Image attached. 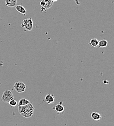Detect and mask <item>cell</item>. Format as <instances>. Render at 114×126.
Instances as JSON below:
<instances>
[{"mask_svg":"<svg viewBox=\"0 0 114 126\" xmlns=\"http://www.w3.org/2000/svg\"><path fill=\"white\" fill-rule=\"evenodd\" d=\"M42 1H44V2L46 3V2H49V1H51V0H42Z\"/></svg>","mask_w":114,"mask_h":126,"instance_id":"16","label":"cell"},{"mask_svg":"<svg viewBox=\"0 0 114 126\" xmlns=\"http://www.w3.org/2000/svg\"><path fill=\"white\" fill-rule=\"evenodd\" d=\"M55 101V97L53 94L48 93L45 97L44 101L48 104L53 103Z\"/></svg>","mask_w":114,"mask_h":126,"instance_id":"5","label":"cell"},{"mask_svg":"<svg viewBox=\"0 0 114 126\" xmlns=\"http://www.w3.org/2000/svg\"><path fill=\"white\" fill-rule=\"evenodd\" d=\"M51 1L53 3H54V2H57V1H58V0H51Z\"/></svg>","mask_w":114,"mask_h":126,"instance_id":"17","label":"cell"},{"mask_svg":"<svg viewBox=\"0 0 114 126\" xmlns=\"http://www.w3.org/2000/svg\"><path fill=\"white\" fill-rule=\"evenodd\" d=\"M30 103V101L29 100H28L27 99H21L19 101L18 106H23Z\"/></svg>","mask_w":114,"mask_h":126,"instance_id":"11","label":"cell"},{"mask_svg":"<svg viewBox=\"0 0 114 126\" xmlns=\"http://www.w3.org/2000/svg\"><path fill=\"white\" fill-rule=\"evenodd\" d=\"M9 103L10 105L11 106H12V107H15L17 105V102L14 99H13V100H11V101H10Z\"/></svg>","mask_w":114,"mask_h":126,"instance_id":"14","label":"cell"},{"mask_svg":"<svg viewBox=\"0 0 114 126\" xmlns=\"http://www.w3.org/2000/svg\"><path fill=\"white\" fill-rule=\"evenodd\" d=\"M18 111L19 114L25 118L31 117L34 113L35 108L30 102L23 106H19Z\"/></svg>","mask_w":114,"mask_h":126,"instance_id":"1","label":"cell"},{"mask_svg":"<svg viewBox=\"0 0 114 126\" xmlns=\"http://www.w3.org/2000/svg\"><path fill=\"white\" fill-rule=\"evenodd\" d=\"M52 109L55 110L56 112H57L58 113H62L65 110V108L64 107V106L62 104V102H61L59 103L56 104V105H55Z\"/></svg>","mask_w":114,"mask_h":126,"instance_id":"6","label":"cell"},{"mask_svg":"<svg viewBox=\"0 0 114 126\" xmlns=\"http://www.w3.org/2000/svg\"><path fill=\"white\" fill-rule=\"evenodd\" d=\"M16 9L20 13L23 14V15L25 16L26 13V10L25 8L22 6L21 5H17L15 6Z\"/></svg>","mask_w":114,"mask_h":126,"instance_id":"9","label":"cell"},{"mask_svg":"<svg viewBox=\"0 0 114 126\" xmlns=\"http://www.w3.org/2000/svg\"><path fill=\"white\" fill-rule=\"evenodd\" d=\"M99 41L97 38H93L90 40L89 44L93 48H97L99 45Z\"/></svg>","mask_w":114,"mask_h":126,"instance_id":"10","label":"cell"},{"mask_svg":"<svg viewBox=\"0 0 114 126\" xmlns=\"http://www.w3.org/2000/svg\"><path fill=\"white\" fill-rule=\"evenodd\" d=\"M108 45V41L106 39H102L99 41V47L100 48H105Z\"/></svg>","mask_w":114,"mask_h":126,"instance_id":"12","label":"cell"},{"mask_svg":"<svg viewBox=\"0 0 114 126\" xmlns=\"http://www.w3.org/2000/svg\"><path fill=\"white\" fill-rule=\"evenodd\" d=\"M53 4V3L51 1L46 2V3H45V6L43 8H44L45 10L47 9H49L52 6Z\"/></svg>","mask_w":114,"mask_h":126,"instance_id":"13","label":"cell"},{"mask_svg":"<svg viewBox=\"0 0 114 126\" xmlns=\"http://www.w3.org/2000/svg\"><path fill=\"white\" fill-rule=\"evenodd\" d=\"M5 3L9 7H15L17 6V0H5Z\"/></svg>","mask_w":114,"mask_h":126,"instance_id":"7","label":"cell"},{"mask_svg":"<svg viewBox=\"0 0 114 126\" xmlns=\"http://www.w3.org/2000/svg\"><path fill=\"white\" fill-rule=\"evenodd\" d=\"M91 117L95 121H99L101 118V115L98 112H92L91 113Z\"/></svg>","mask_w":114,"mask_h":126,"instance_id":"8","label":"cell"},{"mask_svg":"<svg viewBox=\"0 0 114 126\" xmlns=\"http://www.w3.org/2000/svg\"><path fill=\"white\" fill-rule=\"evenodd\" d=\"M14 88L17 92L21 93L25 91L26 86L22 82H17L14 84Z\"/></svg>","mask_w":114,"mask_h":126,"instance_id":"4","label":"cell"},{"mask_svg":"<svg viewBox=\"0 0 114 126\" xmlns=\"http://www.w3.org/2000/svg\"><path fill=\"white\" fill-rule=\"evenodd\" d=\"M14 99V97L12 92L9 90H5L2 94V100L6 103H9L10 101Z\"/></svg>","mask_w":114,"mask_h":126,"instance_id":"2","label":"cell"},{"mask_svg":"<svg viewBox=\"0 0 114 126\" xmlns=\"http://www.w3.org/2000/svg\"><path fill=\"white\" fill-rule=\"evenodd\" d=\"M21 26L23 28H24L27 31H31L33 28V21L32 19L31 18H29L24 19L22 21Z\"/></svg>","mask_w":114,"mask_h":126,"instance_id":"3","label":"cell"},{"mask_svg":"<svg viewBox=\"0 0 114 126\" xmlns=\"http://www.w3.org/2000/svg\"><path fill=\"white\" fill-rule=\"evenodd\" d=\"M40 4L41 6H42V7H43L45 6V2H44L43 1H41L40 2Z\"/></svg>","mask_w":114,"mask_h":126,"instance_id":"15","label":"cell"}]
</instances>
